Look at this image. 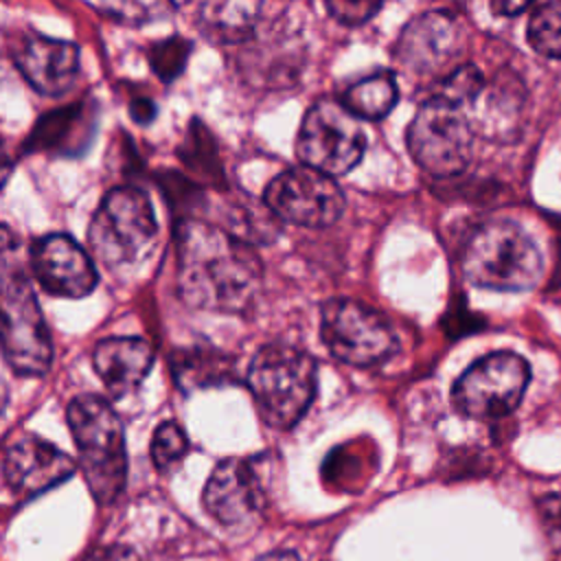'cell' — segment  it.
Masks as SVG:
<instances>
[{
	"label": "cell",
	"mask_w": 561,
	"mask_h": 561,
	"mask_svg": "<svg viewBox=\"0 0 561 561\" xmlns=\"http://www.w3.org/2000/svg\"><path fill=\"white\" fill-rule=\"evenodd\" d=\"M178 294L195 309L241 313L263 280L256 252L234 232L202 219H184L175 230Z\"/></svg>",
	"instance_id": "cell-1"
},
{
	"label": "cell",
	"mask_w": 561,
	"mask_h": 561,
	"mask_svg": "<svg viewBox=\"0 0 561 561\" xmlns=\"http://www.w3.org/2000/svg\"><path fill=\"white\" fill-rule=\"evenodd\" d=\"M0 348L20 377H39L53 362L50 331L26 272V252L9 226H0Z\"/></svg>",
	"instance_id": "cell-2"
},
{
	"label": "cell",
	"mask_w": 561,
	"mask_h": 561,
	"mask_svg": "<svg viewBox=\"0 0 561 561\" xmlns=\"http://www.w3.org/2000/svg\"><path fill=\"white\" fill-rule=\"evenodd\" d=\"M158 245V219L151 199L136 186H116L101 199L88 228L92 256L112 274H131Z\"/></svg>",
	"instance_id": "cell-3"
},
{
	"label": "cell",
	"mask_w": 561,
	"mask_h": 561,
	"mask_svg": "<svg viewBox=\"0 0 561 561\" xmlns=\"http://www.w3.org/2000/svg\"><path fill=\"white\" fill-rule=\"evenodd\" d=\"M66 419L92 497L112 504L127 480L125 436L116 410L103 397L83 392L68 403Z\"/></svg>",
	"instance_id": "cell-4"
},
{
	"label": "cell",
	"mask_w": 561,
	"mask_h": 561,
	"mask_svg": "<svg viewBox=\"0 0 561 561\" xmlns=\"http://www.w3.org/2000/svg\"><path fill=\"white\" fill-rule=\"evenodd\" d=\"M462 274L478 287L524 291L539 283L543 261L522 226L491 219L469 234L462 250Z\"/></svg>",
	"instance_id": "cell-5"
},
{
	"label": "cell",
	"mask_w": 561,
	"mask_h": 561,
	"mask_svg": "<svg viewBox=\"0 0 561 561\" xmlns=\"http://www.w3.org/2000/svg\"><path fill=\"white\" fill-rule=\"evenodd\" d=\"M316 375V362L309 353L272 342L256 351L245 381L263 421L276 430H289L313 401Z\"/></svg>",
	"instance_id": "cell-6"
},
{
	"label": "cell",
	"mask_w": 561,
	"mask_h": 561,
	"mask_svg": "<svg viewBox=\"0 0 561 561\" xmlns=\"http://www.w3.org/2000/svg\"><path fill=\"white\" fill-rule=\"evenodd\" d=\"M408 149L430 175L447 178L465 171L473 153V127L465 107L432 94L408 127Z\"/></svg>",
	"instance_id": "cell-7"
},
{
	"label": "cell",
	"mask_w": 561,
	"mask_h": 561,
	"mask_svg": "<svg viewBox=\"0 0 561 561\" xmlns=\"http://www.w3.org/2000/svg\"><path fill=\"white\" fill-rule=\"evenodd\" d=\"M366 134L359 121L335 101H318L302 118L296 153L300 162L329 178L348 173L364 156Z\"/></svg>",
	"instance_id": "cell-8"
},
{
	"label": "cell",
	"mask_w": 561,
	"mask_h": 561,
	"mask_svg": "<svg viewBox=\"0 0 561 561\" xmlns=\"http://www.w3.org/2000/svg\"><path fill=\"white\" fill-rule=\"evenodd\" d=\"M320 335L333 357L359 368L381 364L397 351V335L388 320L351 298L324 302Z\"/></svg>",
	"instance_id": "cell-9"
},
{
	"label": "cell",
	"mask_w": 561,
	"mask_h": 561,
	"mask_svg": "<svg viewBox=\"0 0 561 561\" xmlns=\"http://www.w3.org/2000/svg\"><path fill=\"white\" fill-rule=\"evenodd\" d=\"M530 381L524 357L511 351H495L473 362L454 383V405L473 419H497L513 412Z\"/></svg>",
	"instance_id": "cell-10"
},
{
	"label": "cell",
	"mask_w": 561,
	"mask_h": 561,
	"mask_svg": "<svg viewBox=\"0 0 561 561\" xmlns=\"http://www.w3.org/2000/svg\"><path fill=\"white\" fill-rule=\"evenodd\" d=\"M263 202L283 221L305 228H327L344 210V195L335 180L305 164L276 175L267 184Z\"/></svg>",
	"instance_id": "cell-11"
},
{
	"label": "cell",
	"mask_w": 561,
	"mask_h": 561,
	"mask_svg": "<svg viewBox=\"0 0 561 561\" xmlns=\"http://www.w3.org/2000/svg\"><path fill=\"white\" fill-rule=\"evenodd\" d=\"M28 267L42 289L57 298H83L99 280L92 256L61 232L44 234L31 245Z\"/></svg>",
	"instance_id": "cell-12"
},
{
	"label": "cell",
	"mask_w": 561,
	"mask_h": 561,
	"mask_svg": "<svg viewBox=\"0 0 561 561\" xmlns=\"http://www.w3.org/2000/svg\"><path fill=\"white\" fill-rule=\"evenodd\" d=\"M75 469L77 462L66 451L35 434L13 436L2 456L4 482L20 500L61 484Z\"/></svg>",
	"instance_id": "cell-13"
},
{
	"label": "cell",
	"mask_w": 561,
	"mask_h": 561,
	"mask_svg": "<svg viewBox=\"0 0 561 561\" xmlns=\"http://www.w3.org/2000/svg\"><path fill=\"white\" fill-rule=\"evenodd\" d=\"M462 48V26L447 11H427L414 18L394 46L397 61L416 75L445 68Z\"/></svg>",
	"instance_id": "cell-14"
},
{
	"label": "cell",
	"mask_w": 561,
	"mask_h": 561,
	"mask_svg": "<svg viewBox=\"0 0 561 561\" xmlns=\"http://www.w3.org/2000/svg\"><path fill=\"white\" fill-rule=\"evenodd\" d=\"M202 500L204 508L224 526H239L256 517L263 506V489L252 460H221L213 469Z\"/></svg>",
	"instance_id": "cell-15"
},
{
	"label": "cell",
	"mask_w": 561,
	"mask_h": 561,
	"mask_svg": "<svg viewBox=\"0 0 561 561\" xmlns=\"http://www.w3.org/2000/svg\"><path fill=\"white\" fill-rule=\"evenodd\" d=\"M13 59L28 85L44 96L66 94L79 77V48L66 39L28 35L15 48Z\"/></svg>",
	"instance_id": "cell-16"
},
{
	"label": "cell",
	"mask_w": 561,
	"mask_h": 561,
	"mask_svg": "<svg viewBox=\"0 0 561 561\" xmlns=\"http://www.w3.org/2000/svg\"><path fill=\"white\" fill-rule=\"evenodd\" d=\"M92 364L110 397L123 399L138 390L149 375L153 351L142 337L114 335L94 346Z\"/></svg>",
	"instance_id": "cell-17"
},
{
	"label": "cell",
	"mask_w": 561,
	"mask_h": 561,
	"mask_svg": "<svg viewBox=\"0 0 561 561\" xmlns=\"http://www.w3.org/2000/svg\"><path fill=\"white\" fill-rule=\"evenodd\" d=\"M259 11V2H204L197 13V24L208 39L234 44L252 35Z\"/></svg>",
	"instance_id": "cell-18"
},
{
	"label": "cell",
	"mask_w": 561,
	"mask_h": 561,
	"mask_svg": "<svg viewBox=\"0 0 561 561\" xmlns=\"http://www.w3.org/2000/svg\"><path fill=\"white\" fill-rule=\"evenodd\" d=\"M397 103V83L390 72L370 75L348 85L340 99V105L348 110L357 121H379Z\"/></svg>",
	"instance_id": "cell-19"
},
{
	"label": "cell",
	"mask_w": 561,
	"mask_h": 561,
	"mask_svg": "<svg viewBox=\"0 0 561 561\" xmlns=\"http://www.w3.org/2000/svg\"><path fill=\"white\" fill-rule=\"evenodd\" d=\"M230 359L213 348H182L173 353V375L182 388H208L230 379Z\"/></svg>",
	"instance_id": "cell-20"
},
{
	"label": "cell",
	"mask_w": 561,
	"mask_h": 561,
	"mask_svg": "<svg viewBox=\"0 0 561 561\" xmlns=\"http://www.w3.org/2000/svg\"><path fill=\"white\" fill-rule=\"evenodd\" d=\"M528 44L552 59H561V2H541L526 26Z\"/></svg>",
	"instance_id": "cell-21"
},
{
	"label": "cell",
	"mask_w": 561,
	"mask_h": 561,
	"mask_svg": "<svg viewBox=\"0 0 561 561\" xmlns=\"http://www.w3.org/2000/svg\"><path fill=\"white\" fill-rule=\"evenodd\" d=\"M186 451H188V440L184 430L178 423L164 421L156 427L151 438V460L158 471L173 469L178 462H182Z\"/></svg>",
	"instance_id": "cell-22"
},
{
	"label": "cell",
	"mask_w": 561,
	"mask_h": 561,
	"mask_svg": "<svg viewBox=\"0 0 561 561\" xmlns=\"http://www.w3.org/2000/svg\"><path fill=\"white\" fill-rule=\"evenodd\" d=\"M90 9L99 11L107 20H114L127 26H140L153 20H162L164 15L175 11V7L169 2H103V4H90Z\"/></svg>",
	"instance_id": "cell-23"
},
{
	"label": "cell",
	"mask_w": 561,
	"mask_h": 561,
	"mask_svg": "<svg viewBox=\"0 0 561 561\" xmlns=\"http://www.w3.org/2000/svg\"><path fill=\"white\" fill-rule=\"evenodd\" d=\"M484 79L480 75V70L476 66H460L456 70H451L438 85V90L434 92L436 96L451 101L460 107H467L469 103H473L478 99V94L482 92Z\"/></svg>",
	"instance_id": "cell-24"
},
{
	"label": "cell",
	"mask_w": 561,
	"mask_h": 561,
	"mask_svg": "<svg viewBox=\"0 0 561 561\" xmlns=\"http://www.w3.org/2000/svg\"><path fill=\"white\" fill-rule=\"evenodd\" d=\"M188 50H191V44L182 37H171V39H164V42L156 44L149 53V61H151L153 72L162 81L175 79L182 72L184 64H186Z\"/></svg>",
	"instance_id": "cell-25"
},
{
	"label": "cell",
	"mask_w": 561,
	"mask_h": 561,
	"mask_svg": "<svg viewBox=\"0 0 561 561\" xmlns=\"http://www.w3.org/2000/svg\"><path fill=\"white\" fill-rule=\"evenodd\" d=\"M329 13L342 22V24H362L366 22L375 11L381 9L379 2H351V0H337V2H329L327 4Z\"/></svg>",
	"instance_id": "cell-26"
},
{
	"label": "cell",
	"mask_w": 561,
	"mask_h": 561,
	"mask_svg": "<svg viewBox=\"0 0 561 561\" xmlns=\"http://www.w3.org/2000/svg\"><path fill=\"white\" fill-rule=\"evenodd\" d=\"M539 517L552 539H561V493H552L539 500Z\"/></svg>",
	"instance_id": "cell-27"
},
{
	"label": "cell",
	"mask_w": 561,
	"mask_h": 561,
	"mask_svg": "<svg viewBox=\"0 0 561 561\" xmlns=\"http://www.w3.org/2000/svg\"><path fill=\"white\" fill-rule=\"evenodd\" d=\"M83 561H138V557L127 546H103L92 550Z\"/></svg>",
	"instance_id": "cell-28"
},
{
	"label": "cell",
	"mask_w": 561,
	"mask_h": 561,
	"mask_svg": "<svg viewBox=\"0 0 561 561\" xmlns=\"http://www.w3.org/2000/svg\"><path fill=\"white\" fill-rule=\"evenodd\" d=\"M11 171H13V160L0 138V188L7 184V180L11 178Z\"/></svg>",
	"instance_id": "cell-29"
},
{
	"label": "cell",
	"mask_w": 561,
	"mask_h": 561,
	"mask_svg": "<svg viewBox=\"0 0 561 561\" xmlns=\"http://www.w3.org/2000/svg\"><path fill=\"white\" fill-rule=\"evenodd\" d=\"M530 7H533L530 2H493V11H500V13H506V15L522 13V11L530 9Z\"/></svg>",
	"instance_id": "cell-30"
},
{
	"label": "cell",
	"mask_w": 561,
	"mask_h": 561,
	"mask_svg": "<svg viewBox=\"0 0 561 561\" xmlns=\"http://www.w3.org/2000/svg\"><path fill=\"white\" fill-rule=\"evenodd\" d=\"M256 561H300L294 552H287V550H280V552H270Z\"/></svg>",
	"instance_id": "cell-31"
},
{
	"label": "cell",
	"mask_w": 561,
	"mask_h": 561,
	"mask_svg": "<svg viewBox=\"0 0 561 561\" xmlns=\"http://www.w3.org/2000/svg\"><path fill=\"white\" fill-rule=\"evenodd\" d=\"M2 412H4V399H2V394H0V416H2Z\"/></svg>",
	"instance_id": "cell-32"
}]
</instances>
